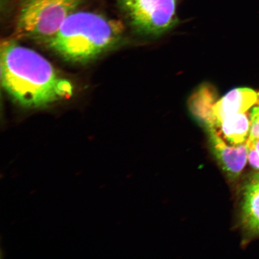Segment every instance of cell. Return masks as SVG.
Segmentation results:
<instances>
[{
    "instance_id": "8992f818",
    "label": "cell",
    "mask_w": 259,
    "mask_h": 259,
    "mask_svg": "<svg viewBox=\"0 0 259 259\" xmlns=\"http://www.w3.org/2000/svg\"><path fill=\"white\" fill-rule=\"evenodd\" d=\"M258 93L248 88H238L229 92L212 106L205 123L207 128H215L227 116L247 113L256 104Z\"/></svg>"
},
{
    "instance_id": "3957f363",
    "label": "cell",
    "mask_w": 259,
    "mask_h": 259,
    "mask_svg": "<svg viewBox=\"0 0 259 259\" xmlns=\"http://www.w3.org/2000/svg\"><path fill=\"white\" fill-rule=\"evenodd\" d=\"M88 0H18L15 32L21 38L46 41Z\"/></svg>"
},
{
    "instance_id": "6da1fadb",
    "label": "cell",
    "mask_w": 259,
    "mask_h": 259,
    "mask_svg": "<svg viewBox=\"0 0 259 259\" xmlns=\"http://www.w3.org/2000/svg\"><path fill=\"white\" fill-rule=\"evenodd\" d=\"M1 81L19 105L44 108L70 98L73 85L40 54L12 40L1 47Z\"/></svg>"
},
{
    "instance_id": "7c38bea8",
    "label": "cell",
    "mask_w": 259,
    "mask_h": 259,
    "mask_svg": "<svg viewBox=\"0 0 259 259\" xmlns=\"http://www.w3.org/2000/svg\"><path fill=\"white\" fill-rule=\"evenodd\" d=\"M254 176L259 179V174H255Z\"/></svg>"
},
{
    "instance_id": "8fae6325",
    "label": "cell",
    "mask_w": 259,
    "mask_h": 259,
    "mask_svg": "<svg viewBox=\"0 0 259 259\" xmlns=\"http://www.w3.org/2000/svg\"><path fill=\"white\" fill-rule=\"evenodd\" d=\"M247 143L251 144L254 146V147L256 149V150L259 153V139H256V140H254L251 142L247 141Z\"/></svg>"
},
{
    "instance_id": "30bf717a",
    "label": "cell",
    "mask_w": 259,
    "mask_h": 259,
    "mask_svg": "<svg viewBox=\"0 0 259 259\" xmlns=\"http://www.w3.org/2000/svg\"><path fill=\"white\" fill-rule=\"evenodd\" d=\"M248 145V160L251 166L254 169L259 170V153L251 144L247 143Z\"/></svg>"
},
{
    "instance_id": "ba28073f",
    "label": "cell",
    "mask_w": 259,
    "mask_h": 259,
    "mask_svg": "<svg viewBox=\"0 0 259 259\" xmlns=\"http://www.w3.org/2000/svg\"><path fill=\"white\" fill-rule=\"evenodd\" d=\"M213 128L224 140L232 145L245 143L250 131V118L247 113L227 116Z\"/></svg>"
},
{
    "instance_id": "7a4b0ae2",
    "label": "cell",
    "mask_w": 259,
    "mask_h": 259,
    "mask_svg": "<svg viewBox=\"0 0 259 259\" xmlns=\"http://www.w3.org/2000/svg\"><path fill=\"white\" fill-rule=\"evenodd\" d=\"M124 30L120 21L98 13L77 11L45 43L65 60L85 63L114 46Z\"/></svg>"
},
{
    "instance_id": "52a82bcc",
    "label": "cell",
    "mask_w": 259,
    "mask_h": 259,
    "mask_svg": "<svg viewBox=\"0 0 259 259\" xmlns=\"http://www.w3.org/2000/svg\"><path fill=\"white\" fill-rule=\"evenodd\" d=\"M242 192L243 228L250 235H259V179L253 176L245 184Z\"/></svg>"
},
{
    "instance_id": "9c48e42d",
    "label": "cell",
    "mask_w": 259,
    "mask_h": 259,
    "mask_svg": "<svg viewBox=\"0 0 259 259\" xmlns=\"http://www.w3.org/2000/svg\"><path fill=\"white\" fill-rule=\"evenodd\" d=\"M250 131L247 141L259 139V106L252 108L250 113Z\"/></svg>"
},
{
    "instance_id": "4fadbf2b",
    "label": "cell",
    "mask_w": 259,
    "mask_h": 259,
    "mask_svg": "<svg viewBox=\"0 0 259 259\" xmlns=\"http://www.w3.org/2000/svg\"><path fill=\"white\" fill-rule=\"evenodd\" d=\"M257 104L259 106V92L258 93V100Z\"/></svg>"
},
{
    "instance_id": "277c9868",
    "label": "cell",
    "mask_w": 259,
    "mask_h": 259,
    "mask_svg": "<svg viewBox=\"0 0 259 259\" xmlns=\"http://www.w3.org/2000/svg\"><path fill=\"white\" fill-rule=\"evenodd\" d=\"M130 23L142 34L158 35L177 22V0H117Z\"/></svg>"
},
{
    "instance_id": "5b68a950",
    "label": "cell",
    "mask_w": 259,
    "mask_h": 259,
    "mask_svg": "<svg viewBox=\"0 0 259 259\" xmlns=\"http://www.w3.org/2000/svg\"><path fill=\"white\" fill-rule=\"evenodd\" d=\"M207 129L210 147L220 167L230 180L237 179L248 160L247 142L239 145H232L227 143L214 129Z\"/></svg>"
}]
</instances>
